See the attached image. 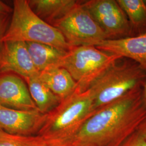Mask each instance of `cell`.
Listing matches in <instances>:
<instances>
[{
  "mask_svg": "<svg viewBox=\"0 0 146 146\" xmlns=\"http://www.w3.org/2000/svg\"><path fill=\"white\" fill-rule=\"evenodd\" d=\"M143 87L132 90L89 116L72 137L81 146H121L146 120Z\"/></svg>",
  "mask_w": 146,
  "mask_h": 146,
  "instance_id": "obj_1",
  "label": "cell"
},
{
  "mask_svg": "<svg viewBox=\"0 0 146 146\" xmlns=\"http://www.w3.org/2000/svg\"><path fill=\"white\" fill-rule=\"evenodd\" d=\"M93 101L89 89L78 88L57 107L44 114L36 135L46 141L71 138L84 122L92 115Z\"/></svg>",
  "mask_w": 146,
  "mask_h": 146,
  "instance_id": "obj_2",
  "label": "cell"
},
{
  "mask_svg": "<svg viewBox=\"0 0 146 146\" xmlns=\"http://www.w3.org/2000/svg\"><path fill=\"white\" fill-rule=\"evenodd\" d=\"M146 81V72L137 63L120 58L88 89L93 101L92 115L132 90L143 87Z\"/></svg>",
  "mask_w": 146,
  "mask_h": 146,
  "instance_id": "obj_3",
  "label": "cell"
},
{
  "mask_svg": "<svg viewBox=\"0 0 146 146\" xmlns=\"http://www.w3.org/2000/svg\"><path fill=\"white\" fill-rule=\"evenodd\" d=\"M7 41L46 44L67 51L72 48L57 28L43 20L26 0H15L11 24L2 38Z\"/></svg>",
  "mask_w": 146,
  "mask_h": 146,
  "instance_id": "obj_4",
  "label": "cell"
},
{
  "mask_svg": "<svg viewBox=\"0 0 146 146\" xmlns=\"http://www.w3.org/2000/svg\"><path fill=\"white\" fill-rule=\"evenodd\" d=\"M121 58L93 46H76L67 52L61 67L70 73L80 90L84 92Z\"/></svg>",
  "mask_w": 146,
  "mask_h": 146,
  "instance_id": "obj_5",
  "label": "cell"
},
{
  "mask_svg": "<svg viewBox=\"0 0 146 146\" xmlns=\"http://www.w3.org/2000/svg\"><path fill=\"white\" fill-rule=\"evenodd\" d=\"M52 25L61 33L71 47H96L107 40L104 32L82 5V1H78L64 15Z\"/></svg>",
  "mask_w": 146,
  "mask_h": 146,
  "instance_id": "obj_6",
  "label": "cell"
},
{
  "mask_svg": "<svg viewBox=\"0 0 146 146\" xmlns=\"http://www.w3.org/2000/svg\"><path fill=\"white\" fill-rule=\"evenodd\" d=\"M94 20L106 35L107 40H118L133 36L125 13L115 0L82 1Z\"/></svg>",
  "mask_w": 146,
  "mask_h": 146,
  "instance_id": "obj_7",
  "label": "cell"
},
{
  "mask_svg": "<svg viewBox=\"0 0 146 146\" xmlns=\"http://www.w3.org/2000/svg\"><path fill=\"white\" fill-rule=\"evenodd\" d=\"M0 46V73L12 72L27 80L39 75L25 42L7 41Z\"/></svg>",
  "mask_w": 146,
  "mask_h": 146,
  "instance_id": "obj_8",
  "label": "cell"
},
{
  "mask_svg": "<svg viewBox=\"0 0 146 146\" xmlns=\"http://www.w3.org/2000/svg\"><path fill=\"white\" fill-rule=\"evenodd\" d=\"M44 114L38 110H20L0 106V130L17 135H36Z\"/></svg>",
  "mask_w": 146,
  "mask_h": 146,
  "instance_id": "obj_9",
  "label": "cell"
},
{
  "mask_svg": "<svg viewBox=\"0 0 146 146\" xmlns=\"http://www.w3.org/2000/svg\"><path fill=\"white\" fill-rule=\"evenodd\" d=\"M0 106L20 110H37L23 81L11 74L0 76Z\"/></svg>",
  "mask_w": 146,
  "mask_h": 146,
  "instance_id": "obj_10",
  "label": "cell"
},
{
  "mask_svg": "<svg viewBox=\"0 0 146 146\" xmlns=\"http://www.w3.org/2000/svg\"><path fill=\"white\" fill-rule=\"evenodd\" d=\"M96 47L105 52L131 60L146 72V33L118 40H106Z\"/></svg>",
  "mask_w": 146,
  "mask_h": 146,
  "instance_id": "obj_11",
  "label": "cell"
},
{
  "mask_svg": "<svg viewBox=\"0 0 146 146\" xmlns=\"http://www.w3.org/2000/svg\"><path fill=\"white\" fill-rule=\"evenodd\" d=\"M26 44L31 61L39 73L50 68L61 67L67 51L40 43Z\"/></svg>",
  "mask_w": 146,
  "mask_h": 146,
  "instance_id": "obj_12",
  "label": "cell"
},
{
  "mask_svg": "<svg viewBox=\"0 0 146 146\" xmlns=\"http://www.w3.org/2000/svg\"><path fill=\"white\" fill-rule=\"evenodd\" d=\"M38 77L61 101L78 88V84L70 73L62 67H54L39 73Z\"/></svg>",
  "mask_w": 146,
  "mask_h": 146,
  "instance_id": "obj_13",
  "label": "cell"
},
{
  "mask_svg": "<svg viewBox=\"0 0 146 146\" xmlns=\"http://www.w3.org/2000/svg\"><path fill=\"white\" fill-rule=\"evenodd\" d=\"M78 1L75 0H30L28 3L37 15L52 25L69 11Z\"/></svg>",
  "mask_w": 146,
  "mask_h": 146,
  "instance_id": "obj_14",
  "label": "cell"
},
{
  "mask_svg": "<svg viewBox=\"0 0 146 146\" xmlns=\"http://www.w3.org/2000/svg\"><path fill=\"white\" fill-rule=\"evenodd\" d=\"M26 81L31 98L37 110L43 114L50 112L61 101L40 79L38 75Z\"/></svg>",
  "mask_w": 146,
  "mask_h": 146,
  "instance_id": "obj_15",
  "label": "cell"
},
{
  "mask_svg": "<svg viewBox=\"0 0 146 146\" xmlns=\"http://www.w3.org/2000/svg\"><path fill=\"white\" fill-rule=\"evenodd\" d=\"M125 13L133 36L146 33V0H117Z\"/></svg>",
  "mask_w": 146,
  "mask_h": 146,
  "instance_id": "obj_16",
  "label": "cell"
},
{
  "mask_svg": "<svg viewBox=\"0 0 146 146\" xmlns=\"http://www.w3.org/2000/svg\"><path fill=\"white\" fill-rule=\"evenodd\" d=\"M47 142L37 135H13L0 130V146H47Z\"/></svg>",
  "mask_w": 146,
  "mask_h": 146,
  "instance_id": "obj_17",
  "label": "cell"
},
{
  "mask_svg": "<svg viewBox=\"0 0 146 146\" xmlns=\"http://www.w3.org/2000/svg\"><path fill=\"white\" fill-rule=\"evenodd\" d=\"M121 146H146V139L140 127Z\"/></svg>",
  "mask_w": 146,
  "mask_h": 146,
  "instance_id": "obj_18",
  "label": "cell"
},
{
  "mask_svg": "<svg viewBox=\"0 0 146 146\" xmlns=\"http://www.w3.org/2000/svg\"><path fill=\"white\" fill-rule=\"evenodd\" d=\"M46 141L47 142V146H81L72 138Z\"/></svg>",
  "mask_w": 146,
  "mask_h": 146,
  "instance_id": "obj_19",
  "label": "cell"
},
{
  "mask_svg": "<svg viewBox=\"0 0 146 146\" xmlns=\"http://www.w3.org/2000/svg\"><path fill=\"white\" fill-rule=\"evenodd\" d=\"M5 15H0V46L2 44V38L4 36L5 33Z\"/></svg>",
  "mask_w": 146,
  "mask_h": 146,
  "instance_id": "obj_20",
  "label": "cell"
},
{
  "mask_svg": "<svg viewBox=\"0 0 146 146\" xmlns=\"http://www.w3.org/2000/svg\"><path fill=\"white\" fill-rule=\"evenodd\" d=\"M11 11V8L2 1H0V15H6Z\"/></svg>",
  "mask_w": 146,
  "mask_h": 146,
  "instance_id": "obj_21",
  "label": "cell"
},
{
  "mask_svg": "<svg viewBox=\"0 0 146 146\" xmlns=\"http://www.w3.org/2000/svg\"><path fill=\"white\" fill-rule=\"evenodd\" d=\"M140 128H141V130H142L143 134H144V136H145V137L146 140V120L142 123V125H141Z\"/></svg>",
  "mask_w": 146,
  "mask_h": 146,
  "instance_id": "obj_22",
  "label": "cell"
},
{
  "mask_svg": "<svg viewBox=\"0 0 146 146\" xmlns=\"http://www.w3.org/2000/svg\"><path fill=\"white\" fill-rule=\"evenodd\" d=\"M142 91H143V95L144 97V99L146 100V81L145 84L143 86L142 88Z\"/></svg>",
  "mask_w": 146,
  "mask_h": 146,
  "instance_id": "obj_23",
  "label": "cell"
}]
</instances>
